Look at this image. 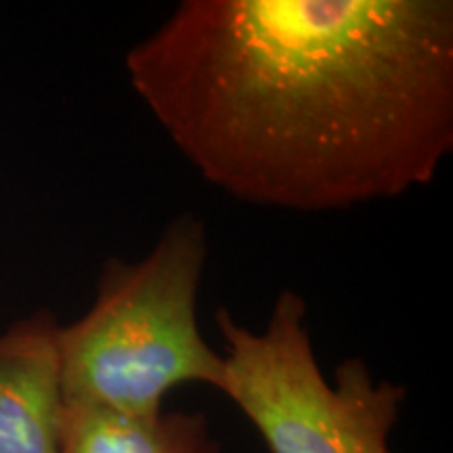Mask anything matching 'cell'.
<instances>
[{
	"instance_id": "obj_4",
	"label": "cell",
	"mask_w": 453,
	"mask_h": 453,
	"mask_svg": "<svg viewBox=\"0 0 453 453\" xmlns=\"http://www.w3.org/2000/svg\"><path fill=\"white\" fill-rule=\"evenodd\" d=\"M59 321L42 309L0 334V453H59Z\"/></svg>"
},
{
	"instance_id": "obj_5",
	"label": "cell",
	"mask_w": 453,
	"mask_h": 453,
	"mask_svg": "<svg viewBox=\"0 0 453 453\" xmlns=\"http://www.w3.org/2000/svg\"><path fill=\"white\" fill-rule=\"evenodd\" d=\"M59 453H220L203 413L160 411L127 416L64 403Z\"/></svg>"
},
{
	"instance_id": "obj_3",
	"label": "cell",
	"mask_w": 453,
	"mask_h": 453,
	"mask_svg": "<svg viewBox=\"0 0 453 453\" xmlns=\"http://www.w3.org/2000/svg\"><path fill=\"white\" fill-rule=\"evenodd\" d=\"M307 300L277 296L260 332L217 311L226 361L225 396L243 411L271 453H393L405 388L373 380L364 359L336 367L334 384L317 364L307 327Z\"/></svg>"
},
{
	"instance_id": "obj_2",
	"label": "cell",
	"mask_w": 453,
	"mask_h": 453,
	"mask_svg": "<svg viewBox=\"0 0 453 453\" xmlns=\"http://www.w3.org/2000/svg\"><path fill=\"white\" fill-rule=\"evenodd\" d=\"M208 252L206 223L185 212L145 257L105 260L93 304L57 334L64 403L154 416L180 384L225 393L226 361L197 321Z\"/></svg>"
},
{
	"instance_id": "obj_1",
	"label": "cell",
	"mask_w": 453,
	"mask_h": 453,
	"mask_svg": "<svg viewBox=\"0 0 453 453\" xmlns=\"http://www.w3.org/2000/svg\"><path fill=\"white\" fill-rule=\"evenodd\" d=\"M124 67L200 177L254 206L395 200L453 151L451 0H183Z\"/></svg>"
}]
</instances>
